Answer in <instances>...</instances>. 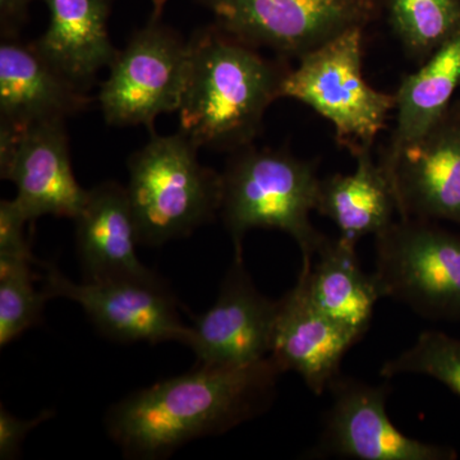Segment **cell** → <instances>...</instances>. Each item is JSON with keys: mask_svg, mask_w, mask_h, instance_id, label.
<instances>
[{"mask_svg": "<svg viewBox=\"0 0 460 460\" xmlns=\"http://www.w3.org/2000/svg\"><path fill=\"white\" fill-rule=\"evenodd\" d=\"M53 416V411H44L36 419L21 420L0 407V459H16L27 434Z\"/></svg>", "mask_w": 460, "mask_h": 460, "instance_id": "25", "label": "cell"}, {"mask_svg": "<svg viewBox=\"0 0 460 460\" xmlns=\"http://www.w3.org/2000/svg\"><path fill=\"white\" fill-rule=\"evenodd\" d=\"M283 372L268 357L239 367L199 365L126 396L108 411V434L129 459H162L223 435L270 408Z\"/></svg>", "mask_w": 460, "mask_h": 460, "instance_id": "1", "label": "cell"}, {"mask_svg": "<svg viewBox=\"0 0 460 460\" xmlns=\"http://www.w3.org/2000/svg\"><path fill=\"white\" fill-rule=\"evenodd\" d=\"M383 298L423 319L460 323V234L422 219H398L375 237Z\"/></svg>", "mask_w": 460, "mask_h": 460, "instance_id": "6", "label": "cell"}, {"mask_svg": "<svg viewBox=\"0 0 460 460\" xmlns=\"http://www.w3.org/2000/svg\"><path fill=\"white\" fill-rule=\"evenodd\" d=\"M199 148L181 131L160 136L128 159V186L138 242L160 246L213 222L222 208V174L202 165Z\"/></svg>", "mask_w": 460, "mask_h": 460, "instance_id": "4", "label": "cell"}, {"mask_svg": "<svg viewBox=\"0 0 460 460\" xmlns=\"http://www.w3.org/2000/svg\"><path fill=\"white\" fill-rule=\"evenodd\" d=\"M380 375L385 378L423 375L460 396V339L438 330H426L411 347L384 363Z\"/></svg>", "mask_w": 460, "mask_h": 460, "instance_id": "23", "label": "cell"}, {"mask_svg": "<svg viewBox=\"0 0 460 460\" xmlns=\"http://www.w3.org/2000/svg\"><path fill=\"white\" fill-rule=\"evenodd\" d=\"M361 339L320 311L298 278L279 299L269 357L283 374L296 372L314 394L323 395L341 374L345 354Z\"/></svg>", "mask_w": 460, "mask_h": 460, "instance_id": "14", "label": "cell"}, {"mask_svg": "<svg viewBox=\"0 0 460 460\" xmlns=\"http://www.w3.org/2000/svg\"><path fill=\"white\" fill-rule=\"evenodd\" d=\"M287 71L215 23L202 27L189 40L180 131L199 148L235 153L250 146L280 98Z\"/></svg>", "mask_w": 460, "mask_h": 460, "instance_id": "2", "label": "cell"}, {"mask_svg": "<svg viewBox=\"0 0 460 460\" xmlns=\"http://www.w3.org/2000/svg\"><path fill=\"white\" fill-rule=\"evenodd\" d=\"M49 25L36 49L58 72L86 93L102 69L111 68L119 50L109 35L113 0H42Z\"/></svg>", "mask_w": 460, "mask_h": 460, "instance_id": "17", "label": "cell"}, {"mask_svg": "<svg viewBox=\"0 0 460 460\" xmlns=\"http://www.w3.org/2000/svg\"><path fill=\"white\" fill-rule=\"evenodd\" d=\"M189 68V41L164 25L160 14L133 33L119 50L98 102L111 126H145L180 111Z\"/></svg>", "mask_w": 460, "mask_h": 460, "instance_id": "7", "label": "cell"}, {"mask_svg": "<svg viewBox=\"0 0 460 460\" xmlns=\"http://www.w3.org/2000/svg\"><path fill=\"white\" fill-rule=\"evenodd\" d=\"M356 171L321 178L316 208L339 230V237L358 243L366 235L383 233L395 222L398 206L392 181L372 159L371 148L356 155Z\"/></svg>", "mask_w": 460, "mask_h": 460, "instance_id": "19", "label": "cell"}, {"mask_svg": "<svg viewBox=\"0 0 460 460\" xmlns=\"http://www.w3.org/2000/svg\"><path fill=\"white\" fill-rule=\"evenodd\" d=\"M356 247L343 237L326 239L313 265L302 268L298 278L320 311L363 338L383 296L374 272L362 270Z\"/></svg>", "mask_w": 460, "mask_h": 460, "instance_id": "18", "label": "cell"}, {"mask_svg": "<svg viewBox=\"0 0 460 460\" xmlns=\"http://www.w3.org/2000/svg\"><path fill=\"white\" fill-rule=\"evenodd\" d=\"M460 84V30L425 65L402 80L395 93L396 126L380 164L387 168L402 151L422 140L449 111Z\"/></svg>", "mask_w": 460, "mask_h": 460, "instance_id": "20", "label": "cell"}, {"mask_svg": "<svg viewBox=\"0 0 460 460\" xmlns=\"http://www.w3.org/2000/svg\"><path fill=\"white\" fill-rule=\"evenodd\" d=\"M215 25L251 47L301 58L377 17L383 0H199Z\"/></svg>", "mask_w": 460, "mask_h": 460, "instance_id": "8", "label": "cell"}, {"mask_svg": "<svg viewBox=\"0 0 460 460\" xmlns=\"http://www.w3.org/2000/svg\"><path fill=\"white\" fill-rule=\"evenodd\" d=\"M279 301L262 295L235 257L210 310L190 326L187 344L199 365L239 367L270 356Z\"/></svg>", "mask_w": 460, "mask_h": 460, "instance_id": "12", "label": "cell"}, {"mask_svg": "<svg viewBox=\"0 0 460 460\" xmlns=\"http://www.w3.org/2000/svg\"><path fill=\"white\" fill-rule=\"evenodd\" d=\"M390 25L414 58L428 59L460 30V0H389Z\"/></svg>", "mask_w": 460, "mask_h": 460, "instance_id": "21", "label": "cell"}, {"mask_svg": "<svg viewBox=\"0 0 460 460\" xmlns=\"http://www.w3.org/2000/svg\"><path fill=\"white\" fill-rule=\"evenodd\" d=\"M222 214L235 257H243L248 230L278 229L295 239L302 268H310L325 234L311 223L320 180L314 163L289 153L250 146L235 151L222 172Z\"/></svg>", "mask_w": 460, "mask_h": 460, "instance_id": "3", "label": "cell"}, {"mask_svg": "<svg viewBox=\"0 0 460 460\" xmlns=\"http://www.w3.org/2000/svg\"><path fill=\"white\" fill-rule=\"evenodd\" d=\"M363 30L353 27L299 58L280 87V98L296 100L329 120L339 144L353 156L372 147L396 102L395 95L366 81Z\"/></svg>", "mask_w": 460, "mask_h": 460, "instance_id": "5", "label": "cell"}, {"mask_svg": "<svg viewBox=\"0 0 460 460\" xmlns=\"http://www.w3.org/2000/svg\"><path fill=\"white\" fill-rule=\"evenodd\" d=\"M27 223L30 222L16 199L0 201V257L39 263L26 238Z\"/></svg>", "mask_w": 460, "mask_h": 460, "instance_id": "24", "label": "cell"}, {"mask_svg": "<svg viewBox=\"0 0 460 460\" xmlns=\"http://www.w3.org/2000/svg\"><path fill=\"white\" fill-rule=\"evenodd\" d=\"M27 260L0 257V347L41 323L50 296L33 287L36 275Z\"/></svg>", "mask_w": 460, "mask_h": 460, "instance_id": "22", "label": "cell"}, {"mask_svg": "<svg viewBox=\"0 0 460 460\" xmlns=\"http://www.w3.org/2000/svg\"><path fill=\"white\" fill-rule=\"evenodd\" d=\"M166 0H153L154 13L162 14L163 8H164Z\"/></svg>", "mask_w": 460, "mask_h": 460, "instance_id": "27", "label": "cell"}, {"mask_svg": "<svg viewBox=\"0 0 460 460\" xmlns=\"http://www.w3.org/2000/svg\"><path fill=\"white\" fill-rule=\"evenodd\" d=\"M32 0H0V32L2 38H17L25 25Z\"/></svg>", "mask_w": 460, "mask_h": 460, "instance_id": "26", "label": "cell"}, {"mask_svg": "<svg viewBox=\"0 0 460 460\" xmlns=\"http://www.w3.org/2000/svg\"><path fill=\"white\" fill-rule=\"evenodd\" d=\"M384 169L392 181L399 219L444 220L460 226V102Z\"/></svg>", "mask_w": 460, "mask_h": 460, "instance_id": "13", "label": "cell"}, {"mask_svg": "<svg viewBox=\"0 0 460 460\" xmlns=\"http://www.w3.org/2000/svg\"><path fill=\"white\" fill-rule=\"evenodd\" d=\"M91 99L36 49L17 38L0 44V122L16 127L66 120Z\"/></svg>", "mask_w": 460, "mask_h": 460, "instance_id": "16", "label": "cell"}, {"mask_svg": "<svg viewBox=\"0 0 460 460\" xmlns=\"http://www.w3.org/2000/svg\"><path fill=\"white\" fill-rule=\"evenodd\" d=\"M75 222L84 280L156 279L138 259L137 228L122 184L108 181L89 190Z\"/></svg>", "mask_w": 460, "mask_h": 460, "instance_id": "15", "label": "cell"}, {"mask_svg": "<svg viewBox=\"0 0 460 460\" xmlns=\"http://www.w3.org/2000/svg\"><path fill=\"white\" fill-rule=\"evenodd\" d=\"M328 392L332 402L311 458L359 460H456L449 445L426 443L402 434L386 411L389 387L339 375Z\"/></svg>", "mask_w": 460, "mask_h": 460, "instance_id": "9", "label": "cell"}, {"mask_svg": "<svg viewBox=\"0 0 460 460\" xmlns=\"http://www.w3.org/2000/svg\"><path fill=\"white\" fill-rule=\"evenodd\" d=\"M42 289L50 298H66L81 305L108 338L123 343L187 344L190 328L184 325L177 304L164 283L156 279H111L74 283L56 266L42 262Z\"/></svg>", "mask_w": 460, "mask_h": 460, "instance_id": "10", "label": "cell"}, {"mask_svg": "<svg viewBox=\"0 0 460 460\" xmlns=\"http://www.w3.org/2000/svg\"><path fill=\"white\" fill-rule=\"evenodd\" d=\"M0 177L16 186L14 199L29 222L44 215L75 220L89 192L72 171L66 120L0 122Z\"/></svg>", "mask_w": 460, "mask_h": 460, "instance_id": "11", "label": "cell"}]
</instances>
